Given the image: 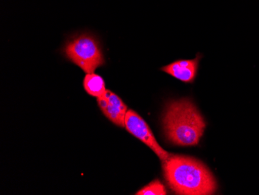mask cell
Listing matches in <instances>:
<instances>
[{
  "instance_id": "cell-3",
  "label": "cell",
  "mask_w": 259,
  "mask_h": 195,
  "mask_svg": "<svg viewBox=\"0 0 259 195\" xmlns=\"http://www.w3.org/2000/svg\"><path fill=\"white\" fill-rule=\"evenodd\" d=\"M64 52L68 60L87 74L93 73L105 63L100 43L89 33H82L70 41L65 45Z\"/></svg>"
},
{
  "instance_id": "cell-4",
  "label": "cell",
  "mask_w": 259,
  "mask_h": 195,
  "mask_svg": "<svg viewBox=\"0 0 259 195\" xmlns=\"http://www.w3.org/2000/svg\"><path fill=\"white\" fill-rule=\"evenodd\" d=\"M125 128L130 133L151 148V150L157 154L161 161L167 160L170 157V154L158 143L148 124L134 110H128L126 112Z\"/></svg>"
},
{
  "instance_id": "cell-5",
  "label": "cell",
  "mask_w": 259,
  "mask_h": 195,
  "mask_svg": "<svg viewBox=\"0 0 259 195\" xmlns=\"http://www.w3.org/2000/svg\"><path fill=\"white\" fill-rule=\"evenodd\" d=\"M202 55L198 54L194 59H180L163 66L161 70L181 82L191 84L194 82L199 69Z\"/></svg>"
},
{
  "instance_id": "cell-8",
  "label": "cell",
  "mask_w": 259,
  "mask_h": 195,
  "mask_svg": "<svg viewBox=\"0 0 259 195\" xmlns=\"http://www.w3.org/2000/svg\"><path fill=\"white\" fill-rule=\"evenodd\" d=\"M137 195H165V187L159 180H155L137 192Z\"/></svg>"
},
{
  "instance_id": "cell-6",
  "label": "cell",
  "mask_w": 259,
  "mask_h": 195,
  "mask_svg": "<svg viewBox=\"0 0 259 195\" xmlns=\"http://www.w3.org/2000/svg\"><path fill=\"white\" fill-rule=\"evenodd\" d=\"M105 95L108 98V104L104 110H102L103 114L115 125L125 127V117L128 110L126 104L110 90H106Z\"/></svg>"
},
{
  "instance_id": "cell-2",
  "label": "cell",
  "mask_w": 259,
  "mask_h": 195,
  "mask_svg": "<svg viewBox=\"0 0 259 195\" xmlns=\"http://www.w3.org/2000/svg\"><path fill=\"white\" fill-rule=\"evenodd\" d=\"M163 126L167 139L180 146L199 143L206 123L196 106L188 99L171 102L163 117Z\"/></svg>"
},
{
  "instance_id": "cell-1",
  "label": "cell",
  "mask_w": 259,
  "mask_h": 195,
  "mask_svg": "<svg viewBox=\"0 0 259 195\" xmlns=\"http://www.w3.org/2000/svg\"><path fill=\"white\" fill-rule=\"evenodd\" d=\"M162 163L164 178L177 194L208 195L216 191L217 183L213 174L196 159L170 155Z\"/></svg>"
},
{
  "instance_id": "cell-7",
  "label": "cell",
  "mask_w": 259,
  "mask_h": 195,
  "mask_svg": "<svg viewBox=\"0 0 259 195\" xmlns=\"http://www.w3.org/2000/svg\"><path fill=\"white\" fill-rule=\"evenodd\" d=\"M83 87L87 94L97 98L102 97L107 90L103 77L94 72L85 75L83 80Z\"/></svg>"
}]
</instances>
